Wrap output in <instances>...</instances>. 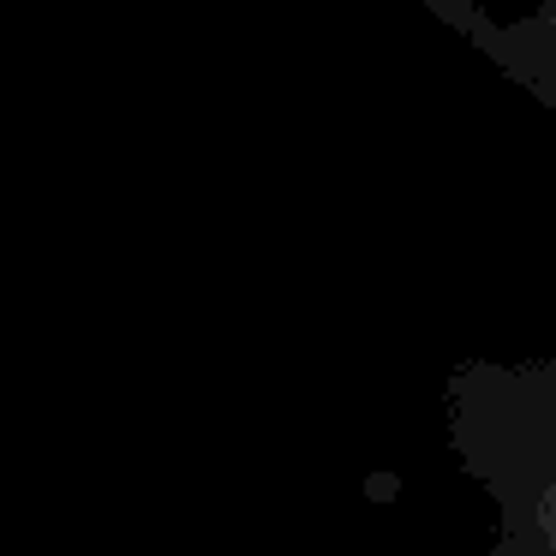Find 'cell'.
Returning a JSON list of instances; mask_svg holds the SVG:
<instances>
[{
	"label": "cell",
	"mask_w": 556,
	"mask_h": 556,
	"mask_svg": "<svg viewBox=\"0 0 556 556\" xmlns=\"http://www.w3.org/2000/svg\"><path fill=\"white\" fill-rule=\"evenodd\" d=\"M479 66L556 114V0H401Z\"/></svg>",
	"instance_id": "cell-2"
},
{
	"label": "cell",
	"mask_w": 556,
	"mask_h": 556,
	"mask_svg": "<svg viewBox=\"0 0 556 556\" xmlns=\"http://www.w3.org/2000/svg\"><path fill=\"white\" fill-rule=\"evenodd\" d=\"M437 425L484 508V556H556V348L448 359Z\"/></svg>",
	"instance_id": "cell-1"
}]
</instances>
